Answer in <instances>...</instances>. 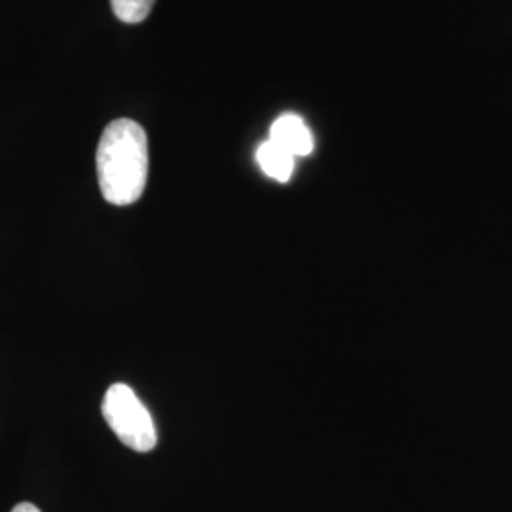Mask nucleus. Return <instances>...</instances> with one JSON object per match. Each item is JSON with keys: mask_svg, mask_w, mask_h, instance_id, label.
Masks as SVG:
<instances>
[{"mask_svg": "<svg viewBox=\"0 0 512 512\" xmlns=\"http://www.w3.org/2000/svg\"><path fill=\"white\" fill-rule=\"evenodd\" d=\"M95 164L107 202L120 207L137 202L148 179V141L143 126L129 118L112 120L101 135Z\"/></svg>", "mask_w": 512, "mask_h": 512, "instance_id": "obj_1", "label": "nucleus"}, {"mask_svg": "<svg viewBox=\"0 0 512 512\" xmlns=\"http://www.w3.org/2000/svg\"><path fill=\"white\" fill-rule=\"evenodd\" d=\"M103 416L112 433L131 450L147 454L156 448L158 433L154 420L129 385H110L103 399Z\"/></svg>", "mask_w": 512, "mask_h": 512, "instance_id": "obj_2", "label": "nucleus"}, {"mask_svg": "<svg viewBox=\"0 0 512 512\" xmlns=\"http://www.w3.org/2000/svg\"><path fill=\"white\" fill-rule=\"evenodd\" d=\"M270 141L296 156H308L313 150V135L302 116L294 112L281 114L270 129Z\"/></svg>", "mask_w": 512, "mask_h": 512, "instance_id": "obj_3", "label": "nucleus"}, {"mask_svg": "<svg viewBox=\"0 0 512 512\" xmlns=\"http://www.w3.org/2000/svg\"><path fill=\"white\" fill-rule=\"evenodd\" d=\"M256 162L264 171V175H268L274 181L287 183L293 177V154L287 152L285 148L275 145L274 141H270V139L264 141L256 150Z\"/></svg>", "mask_w": 512, "mask_h": 512, "instance_id": "obj_4", "label": "nucleus"}, {"mask_svg": "<svg viewBox=\"0 0 512 512\" xmlns=\"http://www.w3.org/2000/svg\"><path fill=\"white\" fill-rule=\"evenodd\" d=\"M154 2L156 0H110V8L120 21L135 25L148 18V14L154 8Z\"/></svg>", "mask_w": 512, "mask_h": 512, "instance_id": "obj_5", "label": "nucleus"}, {"mask_svg": "<svg viewBox=\"0 0 512 512\" xmlns=\"http://www.w3.org/2000/svg\"><path fill=\"white\" fill-rule=\"evenodd\" d=\"M12 512H42L38 509L37 505H33V503H19L16 505Z\"/></svg>", "mask_w": 512, "mask_h": 512, "instance_id": "obj_6", "label": "nucleus"}]
</instances>
